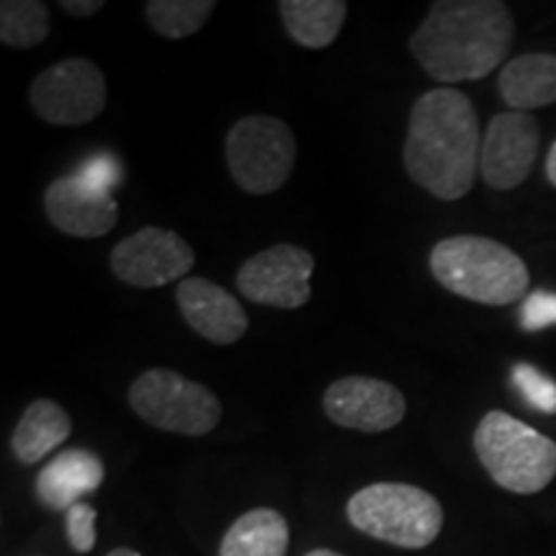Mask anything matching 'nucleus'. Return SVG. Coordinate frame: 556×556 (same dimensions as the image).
I'll list each match as a JSON object with an SVG mask.
<instances>
[{
    "mask_svg": "<svg viewBox=\"0 0 556 556\" xmlns=\"http://www.w3.org/2000/svg\"><path fill=\"white\" fill-rule=\"evenodd\" d=\"M96 518L99 513L88 503H78L67 510V541L78 554L93 552L96 539H99L96 536Z\"/></svg>",
    "mask_w": 556,
    "mask_h": 556,
    "instance_id": "24",
    "label": "nucleus"
},
{
    "mask_svg": "<svg viewBox=\"0 0 556 556\" xmlns=\"http://www.w3.org/2000/svg\"><path fill=\"white\" fill-rule=\"evenodd\" d=\"M520 317H523V330L528 332H536L548 328V325H556V294L533 291V294L526 299Z\"/></svg>",
    "mask_w": 556,
    "mask_h": 556,
    "instance_id": "25",
    "label": "nucleus"
},
{
    "mask_svg": "<svg viewBox=\"0 0 556 556\" xmlns=\"http://www.w3.org/2000/svg\"><path fill=\"white\" fill-rule=\"evenodd\" d=\"M73 176H78L83 184L90 186V189L101 193H114L116 186L122 184V165L114 155L101 152V155L88 157Z\"/></svg>",
    "mask_w": 556,
    "mask_h": 556,
    "instance_id": "23",
    "label": "nucleus"
},
{
    "mask_svg": "<svg viewBox=\"0 0 556 556\" xmlns=\"http://www.w3.org/2000/svg\"><path fill=\"white\" fill-rule=\"evenodd\" d=\"M345 516L366 536L397 548H426L443 528V507L422 486L377 482L348 500Z\"/></svg>",
    "mask_w": 556,
    "mask_h": 556,
    "instance_id": "5",
    "label": "nucleus"
},
{
    "mask_svg": "<svg viewBox=\"0 0 556 556\" xmlns=\"http://www.w3.org/2000/svg\"><path fill=\"white\" fill-rule=\"evenodd\" d=\"M106 556H142V554H137V552H135V548L119 546V548H114V552H109Z\"/></svg>",
    "mask_w": 556,
    "mask_h": 556,
    "instance_id": "28",
    "label": "nucleus"
},
{
    "mask_svg": "<svg viewBox=\"0 0 556 556\" xmlns=\"http://www.w3.org/2000/svg\"><path fill=\"white\" fill-rule=\"evenodd\" d=\"M513 384H516L518 392L528 400V405L536 407L539 413L556 415V381L548 379L546 374H541L536 366H513Z\"/></svg>",
    "mask_w": 556,
    "mask_h": 556,
    "instance_id": "22",
    "label": "nucleus"
},
{
    "mask_svg": "<svg viewBox=\"0 0 556 556\" xmlns=\"http://www.w3.org/2000/svg\"><path fill=\"white\" fill-rule=\"evenodd\" d=\"M197 253L178 232L144 227L111 250L109 266L119 281L135 289L168 287L176 278H189Z\"/></svg>",
    "mask_w": 556,
    "mask_h": 556,
    "instance_id": "10",
    "label": "nucleus"
},
{
    "mask_svg": "<svg viewBox=\"0 0 556 556\" xmlns=\"http://www.w3.org/2000/svg\"><path fill=\"white\" fill-rule=\"evenodd\" d=\"M214 9V0H150L144 16L163 39H186L204 29Z\"/></svg>",
    "mask_w": 556,
    "mask_h": 556,
    "instance_id": "21",
    "label": "nucleus"
},
{
    "mask_svg": "<svg viewBox=\"0 0 556 556\" xmlns=\"http://www.w3.org/2000/svg\"><path fill=\"white\" fill-rule=\"evenodd\" d=\"M106 78L93 60L67 58L34 78L29 103L41 122L83 127L106 109Z\"/></svg>",
    "mask_w": 556,
    "mask_h": 556,
    "instance_id": "8",
    "label": "nucleus"
},
{
    "mask_svg": "<svg viewBox=\"0 0 556 556\" xmlns=\"http://www.w3.org/2000/svg\"><path fill=\"white\" fill-rule=\"evenodd\" d=\"M176 302L186 325L208 343L232 345L248 332L250 317L238 296L201 276L178 281Z\"/></svg>",
    "mask_w": 556,
    "mask_h": 556,
    "instance_id": "13",
    "label": "nucleus"
},
{
    "mask_svg": "<svg viewBox=\"0 0 556 556\" xmlns=\"http://www.w3.org/2000/svg\"><path fill=\"white\" fill-rule=\"evenodd\" d=\"M497 88L510 111L544 109L556 103V54L528 52L505 62Z\"/></svg>",
    "mask_w": 556,
    "mask_h": 556,
    "instance_id": "16",
    "label": "nucleus"
},
{
    "mask_svg": "<svg viewBox=\"0 0 556 556\" xmlns=\"http://www.w3.org/2000/svg\"><path fill=\"white\" fill-rule=\"evenodd\" d=\"M45 212L60 232L73 238H103L119 222L114 193H101L78 176H62L47 186Z\"/></svg>",
    "mask_w": 556,
    "mask_h": 556,
    "instance_id": "14",
    "label": "nucleus"
},
{
    "mask_svg": "<svg viewBox=\"0 0 556 556\" xmlns=\"http://www.w3.org/2000/svg\"><path fill=\"white\" fill-rule=\"evenodd\" d=\"M546 178L556 189V142L552 144V150H548V157H546Z\"/></svg>",
    "mask_w": 556,
    "mask_h": 556,
    "instance_id": "27",
    "label": "nucleus"
},
{
    "mask_svg": "<svg viewBox=\"0 0 556 556\" xmlns=\"http://www.w3.org/2000/svg\"><path fill=\"white\" fill-rule=\"evenodd\" d=\"M312 274L315 255L291 242H281L242 263L235 283L250 302L276 309H299L312 299Z\"/></svg>",
    "mask_w": 556,
    "mask_h": 556,
    "instance_id": "9",
    "label": "nucleus"
},
{
    "mask_svg": "<svg viewBox=\"0 0 556 556\" xmlns=\"http://www.w3.org/2000/svg\"><path fill=\"white\" fill-rule=\"evenodd\" d=\"M541 150V127L526 111L492 116L482 137L479 176L490 189L513 191L531 176Z\"/></svg>",
    "mask_w": 556,
    "mask_h": 556,
    "instance_id": "11",
    "label": "nucleus"
},
{
    "mask_svg": "<svg viewBox=\"0 0 556 556\" xmlns=\"http://www.w3.org/2000/svg\"><path fill=\"white\" fill-rule=\"evenodd\" d=\"M106 467L93 451L67 448L47 464L37 475L39 503L50 510H70L73 505L83 503V497L93 495L103 484Z\"/></svg>",
    "mask_w": 556,
    "mask_h": 556,
    "instance_id": "15",
    "label": "nucleus"
},
{
    "mask_svg": "<svg viewBox=\"0 0 556 556\" xmlns=\"http://www.w3.org/2000/svg\"><path fill=\"white\" fill-rule=\"evenodd\" d=\"M482 137L467 93L456 88L428 90L409 111L402 148L409 180L435 199H464L479 176Z\"/></svg>",
    "mask_w": 556,
    "mask_h": 556,
    "instance_id": "1",
    "label": "nucleus"
},
{
    "mask_svg": "<svg viewBox=\"0 0 556 556\" xmlns=\"http://www.w3.org/2000/svg\"><path fill=\"white\" fill-rule=\"evenodd\" d=\"M278 16L299 47L325 50L340 37L348 16V3L345 0H281Z\"/></svg>",
    "mask_w": 556,
    "mask_h": 556,
    "instance_id": "18",
    "label": "nucleus"
},
{
    "mask_svg": "<svg viewBox=\"0 0 556 556\" xmlns=\"http://www.w3.org/2000/svg\"><path fill=\"white\" fill-rule=\"evenodd\" d=\"M475 451L492 482L516 495H536L556 477V443L503 409L479 420Z\"/></svg>",
    "mask_w": 556,
    "mask_h": 556,
    "instance_id": "4",
    "label": "nucleus"
},
{
    "mask_svg": "<svg viewBox=\"0 0 556 556\" xmlns=\"http://www.w3.org/2000/svg\"><path fill=\"white\" fill-rule=\"evenodd\" d=\"M287 518L274 507H253L227 528L219 556H287Z\"/></svg>",
    "mask_w": 556,
    "mask_h": 556,
    "instance_id": "19",
    "label": "nucleus"
},
{
    "mask_svg": "<svg viewBox=\"0 0 556 556\" xmlns=\"http://www.w3.org/2000/svg\"><path fill=\"white\" fill-rule=\"evenodd\" d=\"M50 34V9L39 0H3L0 3V41L13 50L39 47Z\"/></svg>",
    "mask_w": 556,
    "mask_h": 556,
    "instance_id": "20",
    "label": "nucleus"
},
{
    "mask_svg": "<svg viewBox=\"0 0 556 556\" xmlns=\"http://www.w3.org/2000/svg\"><path fill=\"white\" fill-rule=\"evenodd\" d=\"M428 266L451 294L486 307L518 302L531 283L526 261L516 250L482 235H456L435 242Z\"/></svg>",
    "mask_w": 556,
    "mask_h": 556,
    "instance_id": "3",
    "label": "nucleus"
},
{
    "mask_svg": "<svg viewBox=\"0 0 556 556\" xmlns=\"http://www.w3.org/2000/svg\"><path fill=\"white\" fill-rule=\"evenodd\" d=\"M304 556H343V554L332 552V548H312V552H307Z\"/></svg>",
    "mask_w": 556,
    "mask_h": 556,
    "instance_id": "29",
    "label": "nucleus"
},
{
    "mask_svg": "<svg viewBox=\"0 0 556 556\" xmlns=\"http://www.w3.org/2000/svg\"><path fill=\"white\" fill-rule=\"evenodd\" d=\"M60 9L67 11L70 16L88 18L103 9V0H62Z\"/></svg>",
    "mask_w": 556,
    "mask_h": 556,
    "instance_id": "26",
    "label": "nucleus"
},
{
    "mask_svg": "<svg viewBox=\"0 0 556 556\" xmlns=\"http://www.w3.org/2000/svg\"><path fill=\"white\" fill-rule=\"evenodd\" d=\"M227 168L250 197L276 193L296 165V137L278 116L253 114L232 124L225 139Z\"/></svg>",
    "mask_w": 556,
    "mask_h": 556,
    "instance_id": "6",
    "label": "nucleus"
},
{
    "mask_svg": "<svg viewBox=\"0 0 556 556\" xmlns=\"http://www.w3.org/2000/svg\"><path fill=\"white\" fill-rule=\"evenodd\" d=\"M325 415L340 428L361 433H384L397 428L407 415V400L384 379L343 377L325 389Z\"/></svg>",
    "mask_w": 556,
    "mask_h": 556,
    "instance_id": "12",
    "label": "nucleus"
},
{
    "mask_svg": "<svg viewBox=\"0 0 556 556\" xmlns=\"http://www.w3.org/2000/svg\"><path fill=\"white\" fill-rule=\"evenodd\" d=\"M70 433H73V420H70L65 407H60L52 400H34L24 409L11 435L13 456L26 467H31V464H39L41 458H47L54 448L62 446Z\"/></svg>",
    "mask_w": 556,
    "mask_h": 556,
    "instance_id": "17",
    "label": "nucleus"
},
{
    "mask_svg": "<svg viewBox=\"0 0 556 556\" xmlns=\"http://www.w3.org/2000/svg\"><path fill=\"white\" fill-rule=\"evenodd\" d=\"M129 407L165 433L199 438L222 420V402L212 389L170 368H150L129 387Z\"/></svg>",
    "mask_w": 556,
    "mask_h": 556,
    "instance_id": "7",
    "label": "nucleus"
},
{
    "mask_svg": "<svg viewBox=\"0 0 556 556\" xmlns=\"http://www.w3.org/2000/svg\"><path fill=\"white\" fill-rule=\"evenodd\" d=\"M516 21L500 0H438L409 37V52L438 83L482 80L503 65Z\"/></svg>",
    "mask_w": 556,
    "mask_h": 556,
    "instance_id": "2",
    "label": "nucleus"
}]
</instances>
